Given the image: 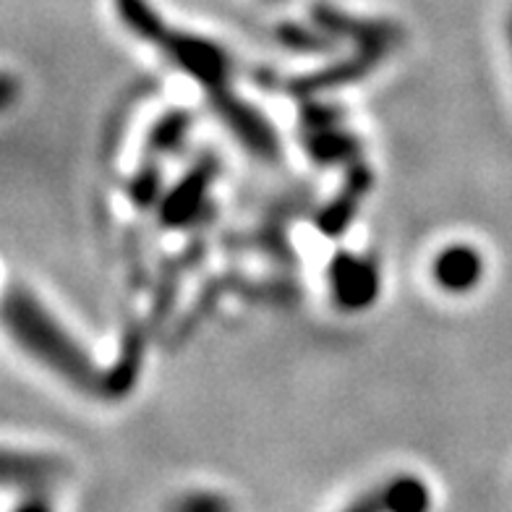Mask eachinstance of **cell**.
I'll return each mask as SVG.
<instances>
[{"mask_svg": "<svg viewBox=\"0 0 512 512\" xmlns=\"http://www.w3.org/2000/svg\"><path fill=\"white\" fill-rule=\"evenodd\" d=\"M3 327L21 351L50 374L84 395H102L105 374L97 369L87 348L24 285H11L6 290Z\"/></svg>", "mask_w": 512, "mask_h": 512, "instance_id": "1", "label": "cell"}, {"mask_svg": "<svg viewBox=\"0 0 512 512\" xmlns=\"http://www.w3.org/2000/svg\"><path fill=\"white\" fill-rule=\"evenodd\" d=\"M162 58L183 76L196 81L204 92L230 87L233 79V55L220 42L202 37V34L181 32L168 27L155 45Z\"/></svg>", "mask_w": 512, "mask_h": 512, "instance_id": "2", "label": "cell"}, {"mask_svg": "<svg viewBox=\"0 0 512 512\" xmlns=\"http://www.w3.org/2000/svg\"><path fill=\"white\" fill-rule=\"evenodd\" d=\"M207 102L217 121L223 123L225 131L249 155H254L256 160L270 162V165L272 162H280V157H283V144H280L277 128L272 126L270 118L256 108V105H251L249 100H243L230 87L207 92Z\"/></svg>", "mask_w": 512, "mask_h": 512, "instance_id": "3", "label": "cell"}, {"mask_svg": "<svg viewBox=\"0 0 512 512\" xmlns=\"http://www.w3.org/2000/svg\"><path fill=\"white\" fill-rule=\"evenodd\" d=\"M332 304L345 314H361L382 296V267L371 254L340 249L327 264Z\"/></svg>", "mask_w": 512, "mask_h": 512, "instance_id": "4", "label": "cell"}, {"mask_svg": "<svg viewBox=\"0 0 512 512\" xmlns=\"http://www.w3.org/2000/svg\"><path fill=\"white\" fill-rule=\"evenodd\" d=\"M220 173L217 155H202L186 170V176L170 186L157 207V220L162 228L186 230L196 228L209 215V191Z\"/></svg>", "mask_w": 512, "mask_h": 512, "instance_id": "5", "label": "cell"}, {"mask_svg": "<svg viewBox=\"0 0 512 512\" xmlns=\"http://www.w3.org/2000/svg\"><path fill=\"white\" fill-rule=\"evenodd\" d=\"M311 19L327 29L337 42H348L356 50L374 55L379 61L392 55V50H398L403 42V29L395 21L353 16L343 8L327 6V3L311 8Z\"/></svg>", "mask_w": 512, "mask_h": 512, "instance_id": "6", "label": "cell"}, {"mask_svg": "<svg viewBox=\"0 0 512 512\" xmlns=\"http://www.w3.org/2000/svg\"><path fill=\"white\" fill-rule=\"evenodd\" d=\"M371 189H374V173L366 168L364 162L358 160L353 165H348L343 186L337 189V194L332 196L330 202L322 204L314 212V220H311L314 228L327 238L343 236L345 230L353 225V220H356L358 209H361V204H364Z\"/></svg>", "mask_w": 512, "mask_h": 512, "instance_id": "7", "label": "cell"}, {"mask_svg": "<svg viewBox=\"0 0 512 512\" xmlns=\"http://www.w3.org/2000/svg\"><path fill=\"white\" fill-rule=\"evenodd\" d=\"M432 283L447 296H468L484 280L486 262L471 243H450L432 259Z\"/></svg>", "mask_w": 512, "mask_h": 512, "instance_id": "8", "label": "cell"}, {"mask_svg": "<svg viewBox=\"0 0 512 512\" xmlns=\"http://www.w3.org/2000/svg\"><path fill=\"white\" fill-rule=\"evenodd\" d=\"M379 58L369 53H361L356 50L348 58H337V61L327 63V66L311 71V74L298 76V79L288 81V92L296 97H317L327 95L332 89L348 87V84H356L364 76H369L371 68L379 66Z\"/></svg>", "mask_w": 512, "mask_h": 512, "instance_id": "9", "label": "cell"}, {"mask_svg": "<svg viewBox=\"0 0 512 512\" xmlns=\"http://www.w3.org/2000/svg\"><path fill=\"white\" fill-rule=\"evenodd\" d=\"M66 473V465L55 455L42 452H3V486L6 489H21L29 492H48L50 486L58 484Z\"/></svg>", "mask_w": 512, "mask_h": 512, "instance_id": "10", "label": "cell"}, {"mask_svg": "<svg viewBox=\"0 0 512 512\" xmlns=\"http://www.w3.org/2000/svg\"><path fill=\"white\" fill-rule=\"evenodd\" d=\"M432 507V492L418 476H395L379 489H371L356 499L351 510H390V512H424Z\"/></svg>", "mask_w": 512, "mask_h": 512, "instance_id": "11", "label": "cell"}, {"mask_svg": "<svg viewBox=\"0 0 512 512\" xmlns=\"http://www.w3.org/2000/svg\"><path fill=\"white\" fill-rule=\"evenodd\" d=\"M147 330L149 324L144 322H128V327L123 330V343L118 358L113 361L108 371H105V387H102V395L118 400L126 398L131 387L139 379V371L144 364V348H147Z\"/></svg>", "mask_w": 512, "mask_h": 512, "instance_id": "12", "label": "cell"}, {"mask_svg": "<svg viewBox=\"0 0 512 512\" xmlns=\"http://www.w3.org/2000/svg\"><path fill=\"white\" fill-rule=\"evenodd\" d=\"M301 147L309 160L319 168H335V165H353L361 160V139L345 126L317 128V131H301Z\"/></svg>", "mask_w": 512, "mask_h": 512, "instance_id": "13", "label": "cell"}, {"mask_svg": "<svg viewBox=\"0 0 512 512\" xmlns=\"http://www.w3.org/2000/svg\"><path fill=\"white\" fill-rule=\"evenodd\" d=\"M191 128H194V113L186 108H173L165 115H160L152 128H149L147 142H144V149H147V157H170L176 155L183 144L189 142Z\"/></svg>", "mask_w": 512, "mask_h": 512, "instance_id": "14", "label": "cell"}, {"mask_svg": "<svg viewBox=\"0 0 512 512\" xmlns=\"http://www.w3.org/2000/svg\"><path fill=\"white\" fill-rule=\"evenodd\" d=\"M275 42L288 53L296 55H327L340 45L324 27H319L317 21L311 19L309 24L301 21H283L277 24L272 32Z\"/></svg>", "mask_w": 512, "mask_h": 512, "instance_id": "15", "label": "cell"}, {"mask_svg": "<svg viewBox=\"0 0 512 512\" xmlns=\"http://www.w3.org/2000/svg\"><path fill=\"white\" fill-rule=\"evenodd\" d=\"M113 6L123 27L134 34L136 40L147 42L152 48L168 29L165 19L157 14V8L149 0H113Z\"/></svg>", "mask_w": 512, "mask_h": 512, "instance_id": "16", "label": "cell"}, {"mask_svg": "<svg viewBox=\"0 0 512 512\" xmlns=\"http://www.w3.org/2000/svg\"><path fill=\"white\" fill-rule=\"evenodd\" d=\"M123 191H126L131 207L139 209V212L160 207L162 196H165L160 160H157V157H147V160H144L142 165L128 176Z\"/></svg>", "mask_w": 512, "mask_h": 512, "instance_id": "17", "label": "cell"}, {"mask_svg": "<svg viewBox=\"0 0 512 512\" xmlns=\"http://www.w3.org/2000/svg\"><path fill=\"white\" fill-rule=\"evenodd\" d=\"M228 290H236L238 296L256 301V304L290 306L298 301V285L288 280H246V277L228 275L225 277Z\"/></svg>", "mask_w": 512, "mask_h": 512, "instance_id": "18", "label": "cell"}, {"mask_svg": "<svg viewBox=\"0 0 512 512\" xmlns=\"http://www.w3.org/2000/svg\"><path fill=\"white\" fill-rule=\"evenodd\" d=\"M301 108H298V123L301 131H317V128H330V126H343L345 123V110L337 102L322 100L317 97H301Z\"/></svg>", "mask_w": 512, "mask_h": 512, "instance_id": "19", "label": "cell"}, {"mask_svg": "<svg viewBox=\"0 0 512 512\" xmlns=\"http://www.w3.org/2000/svg\"><path fill=\"white\" fill-rule=\"evenodd\" d=\"M126 259H128V275L134 280L136 290H144L149 283V272H147V256H144V246L136 236V230H126Z\"/></svg>", "mask_w": 512, "mask_h": 512, "instance_id": "20", "label": "cell"}, {"mask_svg": "<svg viewBox=\"0 0 512 512\" xmlns=\"http://www.w3.org/2000/svg\"><path fill=\"white\" fill-rule=\"evenodd\" d=\"M228 505H230L228 499L217 497V494L196 492V494H191V497L178 499L173 507L181 512H220V510H228Z\"/></svg>", "mask_w": 512, "mask_h": 512, "instance_id": "21", "label": "cell"}, {"mask_svg": "<svg viewBox=\"0 0 512 512\" xmlns=\"http://www.w3.org/2000/svg\"><path fill=\"white\" fill-rule=\"evenodd\" d=\"M507 40H510V48H512V14H510V21H507Z\"/></svg>", "mask_w": 512, "mask_h": 512, "instance_id": "22", "label": "cell"}, {"mask_svg": "<svg viewBox=\"0 0 512 512\" xmlns=\"http://www.w3.org/2000/svg\"><path fill=\"white\" fill-rule=\"evenodd\" d=\"M267 3H283V0H267Z\"/></svg>", "mask_w": 512, "mask_h": 512, "instance_id": "23", "label": "cell"}]
</instances>
